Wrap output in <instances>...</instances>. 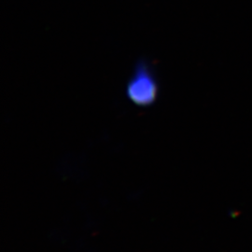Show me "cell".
Listing matches in <instances>:
<instances>
[{
    "label": "cell",
    "instance_id": "6da1fadb",
    "mask_svg": "<svg viewBox=\"0 0 252 252\" xmlns=\"http://www.w3.org/2000/svg\"><path fill=\"white\" fill-rule=\"evenodd\" d=\"M158 85L148 66L139 64L127 85L128 97L136 105L148 106L156 99Z\"/></svg>",
    "mask_w": 252,
    "mask_h": 252
}]
</instances>
